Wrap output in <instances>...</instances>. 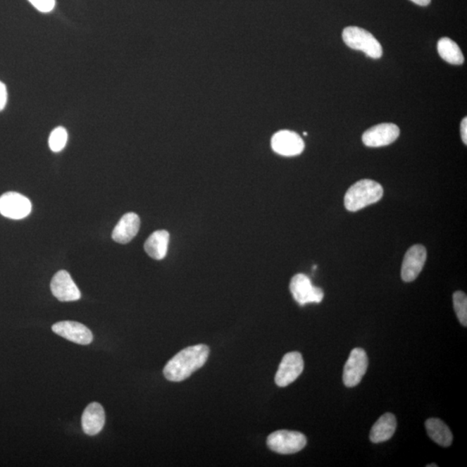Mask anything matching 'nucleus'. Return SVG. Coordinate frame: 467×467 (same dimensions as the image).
Instances as JSON below:
<instances>
[{"instance_id":"1","label":"nucleus","mask_w":467,"mask_h":467,"mask_svg":"<svg viewBox=\"0 0 467 467\" xmlns=\"http://www.w3.org/2000/svg\"><path fill=\"white\" fill-rule=\"evenodd\" d=\"M210 349L207 345L197 344L184 349L166 363L164 375L170 382H182L191 377L207 362Z\"/></svg>"},{"instance_id":"2","label":"nucleus","mask_w":467,"mask_h":467,"mask_svg":"<svg viewBox=\"0 0 467 467\" xmlns=\"http://www.w3.org/2000/svg\"><path fill=\"white\" fill-rule=\"evenodd\" d=\"M383 195L382 185L371 180H363L351 186L344 196L347 210L356 212L378 202Z\"/></svg>"},{"instance_id":"3","label":"nucleus","mask_w":467,"mask_h":467,"mask_svg":"<svg viewBox=\"0 0 467 467\" xmlns=\"http://www.w3.org/2000/svg\"><path fill=\"white\" fill-rule=\"evenodd\" d=\"M343 40L351 49L366 53L371 58L379 59L382 56V48L379 41L368 30L349 26L344 30Z\"/></svg>"},{"instance_id":"4","label":"nucleus","mask_w":467,"mask_h":467,"mask_svg":"<svg viewBox=\"0 0 467 467\" xmlns=\"http://www.w3.org/2000/svg\"><path fill=\"white\" fill-rule=\"evenodd\" d=\"M267 444L270 450L277 454H292L306 446V438L299 432L279 430L268 436Z\"/></svg>"},{"instance_id":"5","label":"nucleus","mask_w":467,"mask_h":467,"mask_svg":"<svg viewBox=\"0 0 467 467\" xmlns=\"http://www.w3.org/2000/svg\"><path fill=\"white\" fill-rule=\"evenodd\" d=\"M290 291L295 301L301 306L309 303H320L324 299V291L311 284L309 276L298 273L292 277Z\"/></svg>"},{"instance_id":"6","label":"nucleus","mask_w":467,"mask_h":467,"mask_svg":"<svg viewBox=\"0 0 467 467\" xmlns=\"http://www.w3.org/2000/svg\"><path fill=\"white\" fill-rule=\"evenodd\" d=\"M368 364H369V361H368L366 351L362 348L353 349L344 368V385L348 388H353V387L359 385L366 373Z\"/></svg>"},{"instance_id":"7","label":"nucleus","mask_w":467,"mask_h":467,"mask_svg":"<svg viewBox=\"0 0 467 467\" xmlns=\"http://www.w3.org/2000/svg\"><path fill=\"white\" fill-rule=\"evenodd\" d=\"M32 210V203L20 193L10 192L0 197V214L7 218L24 219Z\"/></svg>"},{"instance_id":"8","label":"nucleus","mask_w":467,"mask_h":467,"mask_svg":"<svg viewBox=\"0 0 467 467\" xmlns=\"http://www.w3.org/2000/svg\"><path fill=\"white\" fill-rule=\"evenodd\" d=\"M304 371V360L301 353L288 352L283 356L275 375V383L279 387H287L294 382Z\"/></svg>"},{"instance_id":"9","label":"nucleus","mask_w":467,"mask_h":467,"mask_svg":"<svg viewBox=\"0 0 467 467\" xmlns=\"http://www.w3.org/2000/svg\"><path fill=\"white\" fill-rule=\"evenodd\" d=\"M400 135V129L393 123H382L368 129L363 135L364 145L369 147L389 146L396 142Z\"/></svg>"},{"instance_id":"10","label":"nucleus","mask_w":467,"mask_h":467,"mask_svg":"<svg viewBox=\"0 0 467 467\" xmlns=\"http://www.w3.org/2000/svg\"><path fill=\"white\" fill-rule=\"evenodd\" d=\"M427 260V250L423 245H415L406 253L401 265V279L405 282L415 280L423 271Z\"/></svg>"},{"instance_id":"11","label":"nucleus","mask_w":467,"mask_h":467,"mask_svg":"<svg viewBox=\"0 0 467 467\" xmlns=\"http://www.w3.org/2000/svg\"><path fill=\"white\" fill-rule=\"evenodd\" d=\"M273 150L276 154L292 157L302 153L305 148V143L301 136L294 132L282 130L276 132L271 139Z\"/></svg>"},{"instance_id":"12","label":"nucleus","mask_w":467,"mask_h":467,"mask_svg":"<svg viewBox=\"0 0 467 467\" xmlns=\"http://www.w3.org/2000/svg\"><path fill=\"white\" fill-rule=\"evenodd\" d=\"M51 289L53 295L62 302L77 301L81 299V292L66 270H61L53 277Z\"/></svg>"},{"instance_id":"13","label":"nucleus","mask_w":467,"mask_h":467,"mask_svg":"<svg viewBox=\"0 0 467 467\" xmlns=\"http://www.w3.org/2000/svg\"><path fill=\"white\" fill-rule=\"evenodd\" d=\"M52 331L75 344L88 345L93 341V334L81 323L61 321L52 325Z\"/></svg>"},{"instance_id":"14","label":"nucleus","mask_w":467,"mask_h":467,"mask_svg":"<svg viewBox=\"0 0 467 467\" xmlns=\"http://www.w3.org/2000/svg\"><path fill=\"white\" fill-rule=\"evenodd\" d=\"M140 219L139 216L129 212L125 214L113 230V240L118 244H126L130 242L139 232Z\"/></svg>"},{"instance_id":"15","label":"nucleus","mask_w":467,"mask_h":467,"mask_svg":"<svg viewBox=\"0 0 467 467\" xmlns=\"http://www.w3.org/2000/svg\"><path fill=\"white\" fill-rule=\"evenodd\" d=\"M105 424V412L104 408L98 402H92L83 412L82 426L83 432L89 436L99 434Z\"/></svg>"},{"instance_id":"16","label":"nucleus","mask_w":467,"mask_h":467,"mask_svg":"<svg viewBox=\"0 0 467 467\" xmlns=\"http://www.w3.org/2000/svg\"><path fill=\"white\" fill-rule=\"evenodd\" d=\"M397 429L396 416L391 413H386L380 417L372 427L370 439L373 443H382L392 438Z\"/></svg>"},{"instance_id":"17","label":"nucleus","mask_w":467,"mask_h":467,"mask_svg":"<svg viewBox=\"0 0 467 467\" xmlns=\"http://www.w3.org/2000/svg\"><path fill=\"white\" fill-rule=\"evenodd\" d=\"M169 241L170 234L166 230L155 231L146 242L147 254L154 260L164 259L168 251Z\"/></svg>"},{"instance_id":"18","label":"nucleus","mask_w":467,"mask_h":467,"mask_svg":"<svg viewBox=\"0 0 467 467\" xmlns=\"http://www.w3.org/2000/svg\"><path fill=\"white\" fill-rule=\"evenodd\" d=\"M428 435L438 445L447 447L453 442V434L445 423L442 420L431 418L425 423Z\"/></svg>"},{"instance_id":"19","label":"nucleus","mask_w":467,"mask_h":467,"mask_svg":"<svg viewBox=\"0 0 467 467\" xmlns=\"http://www.w3.org/2000/svg\"><path fill=\"white\" fill-rule=\"evenodd\" d=\"M438 53L444 61L454 66H461L464 63V56L459 45L449 37H442L438 42Z\"/></svg>"},{"instance_id":"20","label":"nucleus","mask_w":467,"mask_h":467,"mask_svg":"<svg viewBox=\"0 0 467 467\" xmlns=\"http://www.w3.org/2000/svg\"><path fill=\"white\" fill-rule=\"evenodd\" d=\"M68 142V132L66 128L58 127L51 132L49 138V147L54 153H59L66 147Z\"/></svg>"},{"instance_id":"21","label":"nucleus","mask_w":467,"mask_h":467,"mask_svg":"<svg viewBox=\"0 0 467 467\" xmlns=\"http://www.w3.org/2000/svg\"><path fill=\"white\" fill-rule=\"evenodd\" d=\"M454 307L459 322L466 328L467 325V297L465 292H455L453 296Z\"/></svg>"},{"instance_id":"22","label":"nucleus","mask_w":467,"mask_h":467,"mask_svg":"<svg viewBox=\"0 0 467 467\" xmlns=\"http://www.w3.org/2000/svg\"><path fill=\"white\" fill-rule=\"evenodd\" d=\"M29 2L41 13H49L56 5L55 0H29Z\"/></svg>"},{"instance_id":"23","label":"nucleus","mask_w":467,"mask_h":467,"mask_svg":"<svg viewBox=\"0 0 467 467\" xmlns=\"http://www.w3.org/2000/svg\"><path fill=\"white\" fill-rule=\"evenodd\" d=\"M7 89L5 83L0 81V112L5 109L7 104Z\"/></svg>"},{"instance_id":"24","label":"nucleus","mask_w":467,"mask_h":467,"mask_svg":"<svg viewBox=\"0 0 467 467\" xmlns=\"http://www.w3.org/2000/svg\"><path fill=\"white\" fill-rule=\"evenodd\" d=\"M461 132L462 142L467 145V119L466 117L463 119L461 126Z\"/></svg>"},{"instance_id":"25","label":"nucleus","mask_w":467,"mask_h":467,"mask_svg":"<svg viewBox=\"0 0 467 467\" xmlns=\"http://www.w3.org/2000/svg\"><path fill=\"white\" fill-rule=\"evenodd\" d=\"M411 1L421 6H427L431 3V0H411Z\"/></svg>"},{"instance_id":"26","label":"nucleus","mask_w":467,"mask_h":467,"mask_svg":"<svg viewBox=\"0 0 467 467\" xmlns=\"http://www.w3.org/2000/svg\"><path fill=\"white\" fill-rule=\"evenodd\" d=\"M427 466H428V467H432V466L437 467L438 466L436 465V464H431V465H428Z\"/></svg>"}]
</instances>
